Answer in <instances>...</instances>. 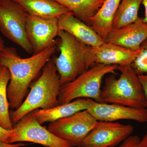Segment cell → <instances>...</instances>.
Returning a JSON list of instances; mask_svg holds the SVG:
<instances>
[{
  "mask_svg": "<svg viewBox=\"0 0 147 147\" xmlns=\"http://www.w3.org/2000/svg\"><path fill=\"white\" fill-rule=\"evenodd\" d=\"M57 48L55 40L45 50L28 58H21L13 47H5L0 53V65L8 68L10 74L7 94L11 109L16 110L22 105L29 88Z\"/></svg>",
  "mask_w": 147,
  "mask_h": 147,
  "instance_id": "obj_1",
  "label": "cell"
},
{
  "mask_svg": "<svg viewBox=\"0 0 147 147\" xmlns=\"http://www.w3.org/2000/svg\"><path fill=\"white\" fill-rule=\"evenodd\" d=\"M58 36L59 39L57 41V45L60 54L58 57L53 56L52 60L61 86L72 82L95 64L91 47L63 30L59 29Z\"/></svg>",
  "mask_w": 147,
  "mask_h": 147,
  "instance_id": "obj_2",
  "label": "cell"
},
{
  "mask_svg": "<svg viewBox=\"0 0 147 147\" xmlns=\"http://www.w3.org/2000/svg\"><path fill=\"white\" fill-rule=\"evenodd\" d=\"M61 86L59 76L51 59L43 67L40 76L32 85L22 105L16 110H9L11 122L15 124L36 109H48L57 106Z\"/></svg>",
  "mask_w": 147,
  "mask_h": 147,
  "instance_id": "obj_3",
  "label": "cell"
},
{
  "mask_svg": "<svg viewBox=\"0 0 147 147\" xmlns=\"http://www.w3.org/2000/svg\"><path fill=\"white\" fill-rule=\"evenodd\" d=\"M119 77L106 78L100 92L102 102L132 108H146L147 101L139 76L131 65H118Z\"/></svg>",
  "mask_w": 147,
  "mask_h": 147,
  "instance_id": "obj_4",
  "label": "cell"
},
{
  "mask_svg": "<svg viewBox=\"0 0 147 147\" xmlns=\"http://www.w3.org/2000/svg\"><path fill=\"white\" fill-rule=\"evenodd\" d=\"M117 67L95 64L72 82L61 85L58 96L59 105L80 98L102 102L100 98L102 79L107 74L115 73Z\"/></svg>",
  "mask_w": 147,
  "mask_h": 147,
  "instance_id": "obj_5",
  "label": "cell"
},
{
  "mask_svg": "<svg viewBox=\"0 0 147 147\" xmlns=\"http://www.w3.org/2000/svg\"><path fill=\"white\" fill-rule=\"evenodd\" d=\"M27 13L12 0H0V30L5 37L33 54L26 30Z\"/></svg>",
  "mask_w": 147,
  "mask_h": 147,
  "instance_id": "obj_6",
  "label": "cell"
},
{
  "mask_svg": "<svg viewBox=\"0 0 147 147\" xmlns=\"http://www.w3.org/2000/svg\"><path fill=\"white\" fill-rule=\"evenodd\" d=\"M97 122L88 110H84L50 123L47 129L72 146L80 147Z\"/></svg>",
  "mask_w": 147,
  "mask_h": 147,
  "instance_id": "obj_7",
  "label": "cell"
},
{
  "mask_svg": "<svg viewBox=\"0 0 147 147\" xmlns=\"http://www.w3.org/2000/svg\"><path fill=\"white\" fill-rule=\"evenodd\" d=\"M41 125L30 113L27 114L13 125V135L9 139L8 143L29 142L45 147H74Z\"/></svg>",
  "mask_w": 147,
  "mask_h": 147,
  "instance_id": "obj_8",
  "label": "cell"
},
{
  "mask_svg": "<svg viewBox=\"0 0 147 147\" xmlns=\"http://www.w3.org/2000/svg\"><path fill=\"white\" fill-rule=\"evenodd\" d=\"M134 130L130 125L98 121L80 147H114L130 136Z\"/></svg>",
  "mask_w": 147,
  "mask_h": 147,
  "instance_id": "obj_9",
  "label": "cell"
},
{
  "mask_svg": "<svg viewBox=\"0 0 147 147\" xmlns=\"http://www.w3.org/2000/svg\"><path fill=\"white\" fill-rule=\"evenodd\" d=\"M26 30L33 54H37L56 40L59 30L58 19L27 14Z\"/></svg>",
  "mask_w": 147,
  "mask_h": 147,
  "instance_id": "obj_10",
  "label": "cell"
},
{
  "mask_svg": "<svg viewBox=\"0 0 147 147\" xmlns=\"http://www.w3.org/2000/svg\"><path fill=\"white\" fill-rule=\"evenodd\" d=\"M87 110L99 121L115 122L119 120H130L139 123L147 122L146 108H132L93 100Z\"/></svg>",
  "mask_w": 147,
  "mask_h": 147,
  "instance_id": "obj_11",
  "label": "cell"
},
{
  "mask_svg": "<svg viewBox=\"0 0 147 147\" xmlns=\"http://www.w3.org/2000/svg\"><path fill=\"white\" fill-rule=\"evenodd\" d=\"M147 38V24L139 18L134 23L117 29H112L105 42L137 51Z\"/></svg>",
  "mask_w": 147,
  "mask_h": 147,
  "instance_id": "obj_12",
  "label": "cell"
},
{
  "mask_svg": "<svg viewBox=\"0 0 147 147\" xmlns=\"http://www.w3.org/2000/svg\"><path fill=\"white\" fill-rule=\"evenodd\" d=\"M91 50L94 64L123 66L131 65L142 49L135 51L105 42Z\"/></svg>",
  "mask_w": 147,
  "mask_h": 147,
  "instance_id": "obj_13",
  "label": "cell"
},
{
  "mask_svg": "<svg viewBox=\"0 0 147 147\" xmlns=\"http://www.w3.org/2000/svg\"><path fill=\"white\" fill-rule=\"evenodd\" d=\"M58 22L60 30L67 32L87 45L96 47L105 42L91 27L75 17L72 12L61 16Z\"/></svg>",
  "mask_w": 147,
  "mask_h": 147,
  "instance_id": "obj_14",
  "label": "cell"
},
{
  "mask_svg": "<svg viewBox=\"0 0 147 147\" xmlns=\"http://www.w3.org/2000/svg\"><path fill=\"white\" fill-rule=\"evenodd\" d=\"M93 100L89 98H78L50 109H36L30 113L40 124L42 125L53 122L82 110H88Z\"/></svg>",
  "mask_w": 147,
  "mask_h": 147,
  "instance_id": "obj_15",
  "label": "cell"
},
{
  "mask_svg": "<svg viewBox=\"0 0 147 147\" xmlns=\"http://www.w3.org/2000/svg\"><path fill=\"white\" fill-rule=\"evenodd\" d=\"M26 13L34 16L59 19L71 12L68 9L54 0H12Z\"/></svg>",
  "mask_w": 147,
  "mask_h": 147,
  "instance_id": "obj_16",
  "label": "cell"
},
{
  "mask_svg": "<svg viewBox=\"0 0 147 147\" xmlns=\"http://www.w3.org/2000/svg\"><path fill=\"white\" fill-rule=\"evenodd\" d=\"M121 1L105 0L90 18L91 27L105 40L113 29V19Z\"/></svg>",
  "mask_w": 147,
  "mask_h": 147,
  "instance_id": "obj_17",
  "label": "cell"
},
{
  "mask_svg": "<svg viewBox=\"0 0 147 147\" xmlns=\"http://www.w3.org/2000/svg\"><path fill=\"white\" fill-rule=\"evenodd\" d=\"M65 7L76 18L90 26V18L102 5L100 0H54Z\"/></svg>",
  "mask_w": 147,
  "mask_h": 147,
  "instance_id": "obj_18",
  "label": "cell"
},
{
  "mask_svg": "<svg viewBox=\"0 0 147 147\" xmlns=\"http://www.w3.org/2000/svg\"><path fill=\"white\" fill-rule=\"evenodd\" d=\"M142 0H121L114 16L113 29H117L135 22Z\"/></svg>",
  "mask_w": 147,
  "mask_h": 147,
  "instance_id": "obj_19",
  "label": "cell"
},
{
  "mask_svg": "<svg viewBox=\"0 0 147 147\" xmlns=\"http://www.w3.org/2000/svg\"><path fill=\"white\" fill-rule=\"evenodd\" d=\"M10 79V74L8 68L0 65V125L5 129L12 130L13 124L9 115V104L7 94Z\"/></svg>",
  "mask_w": 147,
  "mask_h": 147,
  "instance_id": "obj_20",
  "label": "cell"
},
{
  "mask_svg": "<svg viewBox=\"0 0 147 147\" xmlns=\"http://www.w3.org/2000/svg\"><path fill=\"white\" fill-rule=\"evenodd\" d=\"M131 66L137 75L147 74V49H142Z\"/></svg>",
  "mask_w": 147,
  "mask_h": 147,
  "instance_id": "obj_21",
  "label": "cell"
},
{
  "mask_svg": "<svg viewBox=\"0 0 147 147\" xmlns=\"http://www.w3.org/2000/svg\"><path fill=\"white\" fill-rule=\"evenodd\" d=\"M140 141L139 136L130 135L122 142L119 147H140Z\"/></svg>",
  "mask_w": 147,
  "mask_h": 147,
  "instance_id": "obj_22",
  "label": "cell"
},
{
  "mask_svg": "<svg viewBox=\"0 0 147 147\" xmlns=\"http://www.w3.org/2000/svg\"><path fill=\"white\" fill-rule=\"evenodd\" d=\"M13 130L5 129L0 125V140L1 141L8 143L9 139L13 135Z\"/></svg>",
  "mask_w": 147,
  "mask_h": 147,
  "instance_id": "obj_23",
  "label": "cell"
},
{
  "mask_svg": "<svg viewBox=\"0 0 147 147\" xmlns=\"http://www.w3.org/2000/svg\"><path fill=\"white\" fill-rule=\"evenodd\" d=\"M138 76L143 86L147 101V74L138 75Z\"/></svg>",
  "mask_w": 147,
  "mask_h": 147,
  "instance_id": "obj_24",
  "label": "cell"
},
{
  "mask_svg": "<svg viewBox=\"0 0 147 147\" xmlns=\"http://www.w3.org/2000/svg\"><path fill=\"white\" fill-rule=\"evenodd\" d=\"M26 144L18 143V144H9L5 143L0 140V147H21L27 146Z\"/></svg>",
  "mask_w": 147,
  "mask_h": 147,
  "instance_id": "obj_25",
  "label": "cell"
},
{
  "mask_svg": "<svg viewBox=\"0 0 147 147\" xmlns=\"http://www.w3.org/2000/svg\"><path fill=\"white\" fill-rule=\"evenodd\" d=\"M140 147H147V131L140 141Z\"/></svg>",
  "mask_w": 147,
  "mask_h": 147,
  "instance_id": "obj_26",
  "label": "cell"
},
{
  "mask_svg": "<svg viewBox=\"0 0 147 147\" xmlns=\"http://www.w3.org/2000/svg\"><path fill=\"white\" fill-rule=\"evenodd\" d=\"M142 3L145 7V17L143 18L144 21L147 24V0H142Z\"/></svg>",
  "mask_w": 147,
  "mask_h": 147,
  "instance_id": "obj_27",
  "label": "cell"
},
{
  "mask_svg": "<svg viewBox=\"0 0 147 147\" xmlns=\"http://www.w3.org/2000/svg\"><path fill=\"white\" fill-rule=\"evenodd\" d=\"M4 45V42L2 38L0 36V53L2 52L3 50L5 48Z\"/></svg>",
  "mask_w": 147,
  "mask_h": 147,
  "instance_id": "obj_28",
  "label": "cell"
},
{
  "mask_svg": "<svg viewBox=\"0 0 147 147\" xmlns=\"http://www.w3.org/2000/svg\"><path fill=\"white\" fill-rule=\"evenodd\" d=\"M142 49H147V38L141 45Z\"/></svg>",
  "mask_w": 147,
  "mask_h": 147,
  "instance_id": "obj_29",
  "label": "cell"
},
{
  "mask_svg": "<svg viewBox=\"0 0 147 147\" xmlns=\"http://www.w3.org/2000/svg\"><path fill=\"white\" fill-rule=\"evenodd\" d=\"M100 1H101L102 2V3H103L104 2V1H105V0H100Z\"/></svg>",
  "mask_w": 147,
  "mask_h": 147,
  "instance_id": "obj_30",
  "label": "cell"
},
{
  "mask_svg": "<svg viewBox=\"0 0 147 147\" xmlns=\"http://www.w3.org/2000/svg\"></svg>",
  "mask_w": 147,
  "mask_h": 147,
  "instance_id": "obj_31",
  "label": "cell"
}]
</instances>
